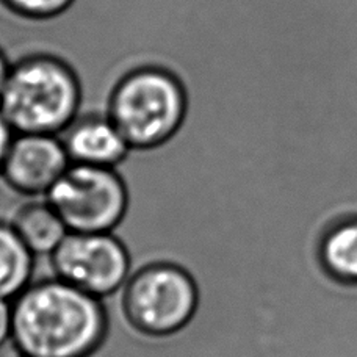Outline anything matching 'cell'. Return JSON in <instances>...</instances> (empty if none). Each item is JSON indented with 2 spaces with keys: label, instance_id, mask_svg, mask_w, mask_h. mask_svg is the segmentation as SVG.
Segmentation results:
<instances>
[{
  "label": "cell",
  "instance_id": "1",
  "mask_svg": "<svg viewBox=\"0 0 357 357\" xmlns=\"http://www.w3.org/2000/svg\"><path fill=\"white\" fill-rule=\"evenodd\" d=\"M11 307V342L21 357H91L107 339L102 299L59 278L31 282Z\"/></svg>",
  "mask_w": 357,
  "mask_h": 357
},
{
  "label": "cell",
  "instance_id": "2",
  "mask_svg": "<svg viewBox=\"0 0 357 357\" xmlns=\"http://www.w3.org/2000/svg\"><path fill=\"white\" fill-rule=\"evenodd\" d=\"M188 107L187 85L174 69L143 63L127 69L114 82L105 112L132 151H154L181 132Z\"/></svg>",
  "mask_w": 357,
  "mask_h": 357
},
{
  "label": "cell",
  "instance_id": "3",
  "mask_svg": "<svg viewBox=\"0 0 357 357\" xmlns=\"http://www.w3.org/2000/svg\"><path fill=\"white\" fill-rule=\"evenodd\" d=\"M84 86L63 56L31 52L13 61L0 112L16 133L61 135L82 113Z\"/></svg>",
  "mask_w": 357,
  "mask_h": 357
},
{
  "label": "cell",
  "instance_id": "4",
  "mask_svg": "<svg viewBox=\"0 0 357 357\" xmlns=\"http://www.w3.org/2000/svg\"><path fill=\"white\" fill-rule=\"evenodd\" d=\"M199 290L188 270L173 262H152L130 274L123 291V314L137 333L162 339L193 320Z\"/></svg>",
  "mask_w": 357,
  "mask_h": 357
},
{
  "label": "cell",
  "instance_id": "5",
  "mask_svg": "<svg viewBox=\"0 0 357 357\" xmlns=\"http://www.w3.org/2000/svg\"><path fill=\"white\" fill-rule=\"evenodd\" d=\"M46 199L69 232H113L129 208V190L116 168L73 163Z\"/></svg>",
  "mask_w": 357,
  "mask_h": 357
},
{
  "label": "cell",
  "instance_id": "6",
  "mask_svg": "<svg viewBox=\"0 0 357 357\" xmlns=\"http://www.w3.org/2000/svg\"><path fill=\"white\" fill-rule=\"evenodd\" d=\"M50 260L55 278L99 299L123 289L130 278V254L112 232H69Z\"/></svg>",
  "mask_w": 357,
  "mask_h": 357
},
{
  "label": "cell",
  "instance_id": "7",
  "mask_svg": "<svg viewBox=\"0 0 357 357\" xmlns=\"http://www.w3.org/2000/svg\"><path fill=\"white\" fill-rule=\"evenodd\" d=\"M71 165L60 135L16 133L0 177L19 195L46 197Z\"/></svg>",
  "mask_w": 357,
  "mask_h": 357
},
{
  "label": "cell",
  "instance_id": "8",
  "mask_svg": "<svg viewBox=\"0 0 357 357\" xmlns=\"http://www.w3.org/2000/svg\"><path fill=\"white\" fill-rule=\"evenodd\" d=\"M60 138L74 165L118 169L132 152L107 112H82Z\"/></svg>",
  "mask_w": 357,
  "mask_h": 357
},
{
  "label": "cell",
  "instance_id": "9",
  "mask_svg": "<svg viewBox=\"0 0 357 357\" xmlns=\"http://www.w3.org/2000/svg\"><path fill=\"white\" fill-rule=\"evenodd\" d=\"M11 226L35 256H52L69 234L65 221L47 199H35L19 207Z\"/></svg>",
  "mask_w": 357,
  "mask_h": 357
},
{
  "label": "cell",
  "instance_id": "10",
  "mask_svg": "<svg viewBox=\"0 0 357 357\" xmlns=\"http://www.w3.org/2000/svg\"><path fill=\"white\" fill-rule=\"evenodd\" d=\"M35 254L19 238L11 222L0 221V299L13 301L31 284Z\"/></svg>",
  "mask_w": 357,
  "mask_h": 357
},
{
  "label": "cell",
  "instance_id": "11",
  "mask_svg": "<svg viewBox=\"0 0 357 357\" xmlns=\"http://www.w3.org/2000/svg\"><path fill=\"white\" fill-rule=\"evenodd\" d=\"M321 260L331 276L357 284V218L335 225L321 241Z\"/></svg>",
  "mask_w": 357,
  "mask_h": 357
},
{
  "label": "cell",
  "instance_id": "12",
  "mask_svg": "<svg viewBox=\"0 0 357 357\" xmlns=\"http://www.w3.org/2000/svg\"><path fill=\"white\" fill-rule=\"evenodd\" d=\"M3 8L27 21H52L71 8L75 0H0Z\"/></svg>",
  "mask_w": 357,
  "mask_h": 357
},
{
  "label": "cell",
  "instance_id": "13",
  "mask_svg": "<svg viewBox=\"0 0 357 357\" xmlns=\"http://www.w3.org/2000/svg\"><path fill=\"white\" fill-rule=\"evenodd\" d=\"M13 333V307L11 301L0 299V348L11 340Z\"/></svg>",
  "mask_w": 357,
  "mask_h": 357
},
{
  "label": "cell",
  "instance_id": "14",
  "mask_svg": "<svg viewBox=\"0 0 357 357\" xmlns=\"http://www.w3.org/2000/svg\"><path fill=\"white\" fill-rule=\"evenodd\" d=\"M15 135H16V132L13 130V127L3 116V113L0 112V174H2L5 158H6V154H8V149H10Z\"/></svg>",
  "mask_w": 357,
  "mask_h": 357
},
{
  "label": "cell",
  "instance_id": "15",
  "mask_svg": "<svg viewBox=\"0 0 357 357\" xmlns=\"http://www.w3.org/2000/svg\"><path fill=\"white\" fill-rule=\"evenodd\" d=\"M13 61H10L8 55H6L5 50L0 47V98H2V93L6 85V80L10 77Z\"/></svg>",
  "mask_w": 357,
  "mask_h": 357
}]
</instances>
